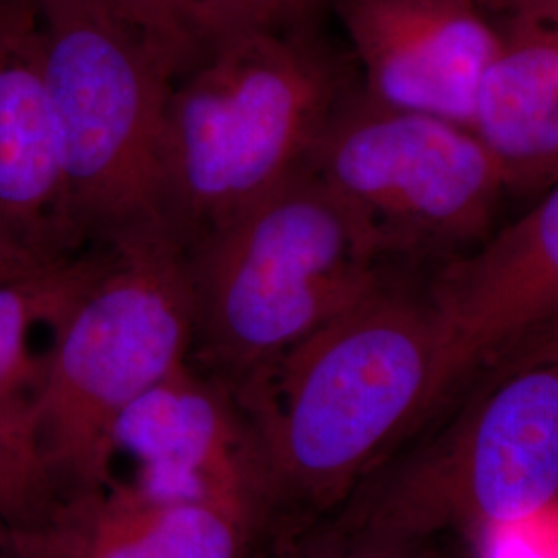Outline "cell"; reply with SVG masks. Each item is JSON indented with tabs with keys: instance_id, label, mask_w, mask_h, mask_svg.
Returning <instances> with one entry per match:
<instances>
[{
	"instance_id": "6da1fadb",
	"label": "cell",
	"mask_w": 558,
	"mask_h": 558,
	"mask_svg": "<svg viewBox=\"0 0 558 558\" xmlns=\"http://www.w3.org/2000/svg\"><path fill=\"white\" fill-rule=\"evenodd\" d=\"M257 424L278 523L336 511L449 396L439 320L389 281L236 391Z\"/></svg>"
},
{
	"instance_id": "7a4b0ae2",
	"label": "cell",
	"mask_w": 558,
	"mask_h": 558,
	"mask_svg": "<svg viewBox=\"0 0 558 558\" xmlns=\"http://www.w3.org/2000/svg\"><path fill=\"white\" fill-rule=\"evenodd\" d=\"M484 371L449 418L308 523L300 553L410 550L447 530L513 525L557 500L558 327Z\"/></svg>"
},
{
	"instance_id": "3957f363",
	"label": "cell",
	"mask_w": 558,
	"mask_h": 558,
	"mask_svg": "<svg viewBox=\"0 0 558 558\" xmlns=\"http://www.w3.org/2000/svg\"><path fill=\"white\" fill-rule=\"evenodd\" d=\"M317 27L230 34L172 83L160 220L184 253L300 172L354 94Z\"/></svg>"
},
{
	"instance_id": "277c9868",
	"label": "cell",
	"mask_w": 558,
	"mask_h": 558,
	"mask_svg": "<svg viewBox=\"0 0 558 558\" xmlns=\"http://www.w3.org/2000/svg\"><path fill=\"white\" fill-rule=\"evenodd\" d=\"M368 226L304 166L186 251L191 360L234 391L387 283Z\"/></svg>"
},
{
	"instance_id": "5b68a950",
	"label": "cell",
	"mask_w": 558,
	"mask_h": 558,
	"mask_svg": "<svg viewBox=\"0 0 558 558\" xmlns=\"http://www.w3.org/2000/svg\"><path fill=\"white\" fill-rule=\"evenodd\" d=\"M193 345L186 253L161 234L110 246L46 348L32 445L57 497L114 478L120 416L186 364Z\"/></svg>"
},
{
	"instance_id": "8992f818",
	"label": "cell",
	"mask_w": 558,
	"mask_h": 558,
	"mask_svg": "<svg viewBox=\"0 0 558 558\" xmlns=\"http://www.w3.org/2000/svg\"><path fill=\"white\" fill-rule=\"evenodd\" d=\"M64 209L81 251L163 234L160 158L174 64L120 9L41 11Z\"/></svg>"
},
{
	"instance_id": "52a82bcc",
	"label": "cell",
	"mask_w": 558,
	"mask_h": 558,
	"mask_svg": "<svg viewBox=\"0 0 558 558\" xmlns=\"http://www.w3.org/2000/svg\"><path fill=\"white\" fill-rule=\"evenodd\" d=\"M306 166L368 226L387 259L447 253L486 236L509 186L472 129L362 92L339 106Z\"/></svg>"
},
{
	"instance_id": "ba28073f",
	"label": "cell",
	"mask_w": 558,
	"mask_h": 558,
	"mask_svg": "<svg viewBox=\"0 0 558 558\" xmlns=\"http://www.w3.org/2000/svg\"><path fill=\"white\" fill-rule=\"evenodd\" d=\"M143 488L221 507L265 536L278 525L274 482L257 424L239 393L193 360L145 391L114 428Z\"/></svg>"
},
{
	"instance_id": "9c48e42d",
	"label": "cell",
	"mask_w": 558,
	"mask_h": 558,
	"mask_svg": "<svg viewBox=\"0 0 558 558\" xmlns=\"http://www.w3.org/2000/svg\"><path fill=\"white\" fill-rule=\"evenodd\" d=\"M534 209L449 260L426 300L439 320L449 396L558 327V180Z\"/></svg>"
},
{
	"instance_id": "30bf717a",
	"label": "cell",
	"mask_w": 558,
	"mask_h": 558,
	"mask_svg": "<svg viewBox=\"0 0 558 558\" xmlns=\"http://www.w3.org/2000/svg\"><path fill=\"white\" fill-rule=\"evenodd\" d=\"M333 11L366 98L472 129L500 41L476 0H333Z\"/></svg>"
},
{
	"instance_id": "8fae6325",
	"label": "cell",
	"mask_w": 558,
	"mask_h": 558,
	"mask_svg": "<svg viewBox=\"0 0 558 558\" xmlns=\"http://www.w3.org/2000/svg\"><path fill=\"white\" fill-rule=\"evenodd\" d=\"M44 44L38 2L0 0V244L50 260L81 248L64 209Z\"/></svg>"
},
{
	"instance_id": "7c38bea8",
	"label": "cell",
	"mask_w": 558,
	"mask_h": 558,
	"mask_svg": "<svg viewBox=\"0 0 558 558\" xmlns=\"http://www.w3.org/2000/svg\"><path fill=\"white\" fill-rule=\"evenodd\" d=\"M265 538L216 505L112 478L57 497L38 521L11 530V558H257Z\"/></svg>"
},
{
	"instance_id": "4fadbf2b",
	"label": "cell",
	"mask_w": 558,
	"mask_h": 558,
	"mask_svg": "<svg viewBox=\"0 0 558 558\" xmlns=\"http://www.w3.org/2000/svg\"><path fill=\"white\" fill-rule=\"evenodd\" d=\"M472 131L497 156L509 186H548L558 166V0L509 13Z\"/></svg>"
},
{
	"instance_id": "5bb4252c",
	"label": "cell",
	"mask_w": 558,
	"mask_h": 558,
	"mask_svg": "<svg viewBox=\"0 0 558 558\" xmlns=\"http://www.w3.org/2000/svg\"><path fill=\"white\" fill-rule=\"evenodd\" d=\"M108 255L110 246L87 248L0 279V437L36 463L32 424L46 359L36 336L54 331Z\"/></svg>"
},
{
	"instance_id": "9a60e30c",
	"label": "cell",
	"mask_w": 558,
	"mask_h": 558,
	"mask_svg": "<svg viewBox=\"0 0 558 558\" xmlns=\"http://www.w3.org/2000/svg\"><path fill=\"white\" fill-rule=\"evenodd\" d=\"M122 4L129 20L160 48L179 75L211 46L205 0H122Z\"/></svg>"
},
{
	"instance_id": "2e32d148",
	"label": "cell",
	"mask_w": 558,
	"mask_h": 558,
	"mask_svg": "<svg viewBox=\"0 0 558 558\" xmlns=\"http://www.w3.org/2000/svg\"><path fill=\"white\" fill-rule=\"evenodd\" d=\"M327 7L333 0H205V20L214 46L239 32L315 27Z\"/></svg>"
},
{
	"instance_id": "e0dca14e",
	"label": "cell",
	"mask_w": 558,
	"mask_h": 558,
	"mask_svg": "<svg viewBox=\"0 0 558 558\" xmlns=\"http://www.w3.org/2000/svg\"><path fill=\"white\" fill-rule=\"evenodd\" d=\"M54 499L40 465L0 437V513L11 530L38 521Z\"/></svg>"
},
{
	"instance_id": "ac0fdd59",
	"label": "cell",
	"mask_w": 558,
	"mask_h": 558,
	"mask_svg": "<svg viewBox=\"0 0 558 558\" xmlns=\"http://www.w3.org/2000/svg\"><path fill=\"white\" fill-rule=\"evenodd\" d=\"M44 263H48V260L38 259L34 255H27V253H21L17 248L0 244V279L15 278L21 274H27V271L40 267Z\"/></svg>"
},
{
	"instance_id": "d6986e66",
	"label": "cell",
	"mask_w": 558,
	"mask_h": 558,
	"mask_svg": "<svg viewBox=\"0 0 558 558\" xmlns=\"http://www.w3.org/2000/svg\"><path fill=\"white\" fill-rule=\"evenodd\" d=\"M288 558H410V550L356 548V550H333V553H300Z\"/></svg>"
},
{
	"instance_id": "ffe728a7",
	"label": "cell",
	"mask_w": 558,
	"mask_h": 558,
	"mask_svg": "<svg viewBox=\"0 0 558 558\" xmlns=\"http://www.w3.org/2000/svg\"><path fill=\"white\" fill-rule=\"evenodd\" d=\"M36 2H38L40 11H44V9H50V7H59V4H106V7L120 9V11L126 15L122 0H36ZM126 17H129V15H126Z\"/></svg>"
},
{
	"instance_id": "44dd1931",
	"label": "cell",
	"mask_w": 558,
	"mask_h": 558,
	"mask_svg": "<svg viewBox=\"0 0 558 558\" xmlns=\"http://www.w3.org/2000/svg\"><path fill=\"white\" fill-rule=\"evenodd\" d=\"M480 7H490V9H500V11H507V13H513L518 9H523L527 4H534L539 0H476Z\"/></svg>"
},
{
	"instance_id": "7402d4cb",
	"label": "cell",
	"mask_w": 558,
	"mask_h": 558,
	"mask_svg": "<svg viewBox=\"0 0 558 558\" xmlns=\"http://www.w3.org/2000/svg\"><path fill=\"white\" fill-rule=\"evenodd\" d=\"M0 558H11V525L0 513Z\"/></svg>"
},
{
	"instance_id": "603a6c76",
	"label": "cell",
	"mask_w": 558,
	"mask_h": 558,
	"mask_svg": "<svg viewBox=\"0 0 558 558\" xmlns=\"http://www.w3.org/2000/svg\"><path fill=\"white\" fill-rule=\"evenodd\" d=\"M558 180V166L555 168V172H553V177H550V182H548V186L553 184V182H557Z\"/></svg>"
}]
</instances>
